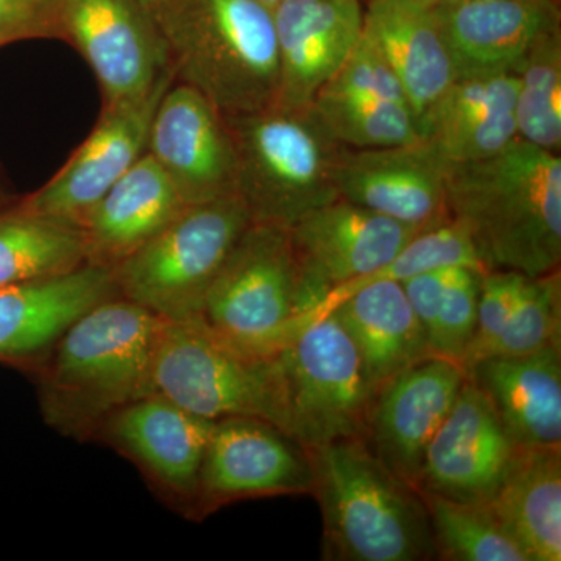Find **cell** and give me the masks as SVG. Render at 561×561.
<instances>
[{
    "label": "cell",
    "instance_id": "1",
    "mask_svg": "<svg viewBox=\"0 0 561 561\" xmlns=\"http://www.w3.org/2000/svg\"><path fill=\"white\" fill-rule=\"evenodd\" d=\"M449 216L490 268L560 271L561 158L522 138L486 160L446 162Z\"/></svg>",
    "mask_w": 561,
    "mask_h": 561
},
{
    "label": "cell",
    "instance_id": "2",
    "mask_svg": "<svg viewBox=\"0 0 561 561\" xmlns=\"http://www.w3.org/2000/svg\"><path fill=\"white\" fill-rule=\"evenodd\" d=\"M160 323L121 295L73 320L33 373L47 426L62 437L94 442L113 413L154 393L153 350Z\"/></svg>",
    "mask_w": 561,
    "mask_h": 561
},
{
    "label": "cell",
    "instance_id": "3",
    "mask_svg": "<svg viewBox=\"0 0 561 561\" xmlns=\"http://www.w3.org/2000/svg\"><path fill=\"white\" fill-rule=\"evenodd\" d=\"M312 496L323 516L327 561L437 560L430 513L420 490L394 474L367 438L306 448Z\"/></svg>",
    "mask_w": 561,
    "mask_h": 561
},
{
    "label": "cell",
    "instance_id": "4",
    "mask_svg": "<svg viewBox=\"0 0 561 561\" xmlns=\"http://www.w3.org/2000/svg\"><path fill=\"white\" fill-rule=\"evenodd\" d=\"M175 81L224 116L278 103L279 65L271 7L260 0H160L151 13Z\"/></svg>",
    "mask_w": 561,
    "mask_h": 561
},
{
    "label": "cell",
    "instance_id": "5",
    "mask_svg": "<svg viewBox=\"0 0 561 561\" xmlns=\"http://www.w3.org/2000/svg\"><path fill=\"white\" fill-rule=\"evenodd\" d=\"M236 154V195L253 224L290 228L311 210L341 198L337 169L346 146L316 106L275 103L224 116Z\"/></svg>",
    "mask_w": 561,
    "mask_h": 561
},
{
    "label": "cell",
    "instance_id": "6",
    "mask_svg": "<svg viewBox=\"0 0 561 561\" xmlns=\"http://www.w3.org/2000/svg\"><path fill=\"white\" fill-rule=\"evenodd\" d=\"M153 390L209 421L247 416L291 432L278 354L239 348L201 319L161 320L153 350Z\"/></svg>",
    "mask_w": 561,
    "mask_h": 561
},
{
    "label": "cell",
    "instance_id": "7",
    "mask_svg": "<svg viewBox=\"0 0 561 561\" xmlns=\"http://www.w3.org/2000/svg\"><path fill=\"white\" fill-rule=\"evenodd\" d=\"M319 302L289 228L251 221L210 284L201 320L239 348L275 356Z\"/></svg>",
    "mask_w": 561,
    "mask_h": 561
},
{
    "label": "cell",
    "instance_id": "8",
    "mask_svg": "<svg viewBox=\"0 0 561 561\" xmlns=\"http://www.w3.org/2000/svg\"><path fill=\"white\" fill-rule=\"evenodd\" d=\"M250 224L238 195L186 206L113 268L117 295L161 320L201 319L210 284Z\"/></svg>",
    "mask_w": 561,
    "mask_h": 561
},
{
    "label": "cell",
    "instance_id": "9",
    "mask_svg": "<svg viewBox=\"0 0 561 561\" xmlns=\"http://www.w3.org/2000/svg\"><path fill=\"white\" fill-rule=\"evenodd\" d=\"M291 432L305 448L367 438L375 393L356 346L330 312L308 321L278 351Z\"/></svg>",
    "mask_w": 561,
    "mask_h": 561
},
{
    "label": "cell",
    "instance_id": "10",
    "mask_svg": "<svg viewBox=\"0 0 561 561\" xmlns=\"http://www.w3.org/2000/svg\"><path fill=\"white\" fill-rule=\"evenodd\" d=\"M313 472L300 442L267 421H214L201 474L197 519L232 502L311 494Z\"/></svg>",
    "mask_w": 561,
    "mask_h": 561
},
{
    "label": "cell",
    "instance_id": "11",
    "mask_svg": "<svg viewBox=\"0 0 561 561\" xmlns=\"http://www.w3.org/2000/svg\"><path fill=\"white\" fill-rule=\"evenodd\" d=\"M62 28L101 84L103 105L139 101L173 73L164 36L140 0H66Z\"/></svg>",
    "mask_w": 561,
    "mask_h": 561
},
{
    "label": "cell",
    "instance_id": "12",
    "mask_svg": "<svg viewBox=\"0 0 561 561\" xmlns=\"http://www.w3.org/2000/svg\"><path fill=\"white\" fill-rule=\"evenodd\" d=\"M213 426L214 421L151 393L113 413L94 442L130 460L162 500L197 519L202 465Z\"/></svg>",
    "mask_w": 561,
    "mask_h": 561
},
{
    "label": "cell",
    "instance_id": "13",
    "mask_svg": "<svg viewBox=\"0 0 561 561\" xmlns=\"http://www.w3.org/2000/svg\"><path fill=\"white\" fill-rule=\"evenodd\" d=\"M173 81L175 76L169 73L139 101L103 105L94 130L61 171L16 202L18 208L80 228L95 203L146 154L154 111Z\"/></svg>",
    "mask_w": 561,
    "mask_h": 561
},
{
    "label": "cell",
    "instance_id": "14",
    "mask_svg": "<svg viewBox=\"0 0 561 561\" xmlns=\"http://www.w3.org/2000/svg\"><path fill=\"white\" fill-rule=\"evenodd\" d=\"M147 153L184 205L236 195V154L224 114L187 84L173 81L151 121Z\"/></svg>",
    "mask_w": 561,
    "mask_h": 561
},
{
    "label": "cell",
    "instance_id": "15",
    "mask_svg": "<svg viewBox=\"0 0 561 561\" xmlns=\"http://www.w3.org/2000/svg\"><path fill=\"white\" fill-rule=\"evenodd\" d=\"M289 232L306 283L321 302L334 287L381 268L423 231L337 198L306 214Z\"/></svg>",
    "mask_w": 561,
    "mask_h": 561
},
{
    "label": "cell",
    "instance_id": "16",
    "mask_svg": "<svg viewBox=\"0 0 561 561\" xmlns=\"http://www.w3.org/2000/svg\"><path fill=\"white\" fill-rule=\"evenodd\" d=\"M515 448L485 394L467 378L424 454L416 489L448 500L489 504Z\"/></svg>",
    "mask_w": 561,
    "mask_h": 561
},
{
    "label": "cell",
    "instance_id": "17",
    "mask_svg": "<svg viewBox=\"0 0 561 561\" xmlns=\"http://www.w3.org/2000/svg\"><path fill=\"white\" fill-rule=\"evenodd\" d=\"M446 161L427 140L387 149L346 147L337 169L341 198L420 231L451 220Z\"/></svg>",
    "mask_w": 561,
    "mask_h": 561
},
{
    "label": "cell",
    "instance_id": "18",
    "mask_svg": "<svg viewBox=\"0 0 561 561\" xmlns=\"http://www.w3.org/2000/svg\"><path fill=\"white\" fill-rule=\"evenodd\" d=\"M467 373L432 356L391 379L373 402L367 442L394 474L416 486L424 454L449 415Z\"/></svg>",
    "mask_w": 561,
    "mask_h": 561
},
{
    "label": "cell",
    "instance_id": "19",
    "mask_svg": "<svg viewBox=\"0 0 561 561\" xmlns=\"http://www.w3.org/2000/svg\"><path fill=\"white\" fill-rule=\"evenodd\" d=\"M272 14L278 46V103L312 105L359 43L364 33L359 0H280Z\"/></svg>",
    "mask_w": 561,
    "mask_h": 561
},
{
    "label": "cell",
    "instance_id": "20",
    "mask_svg": "<svg viewBox=\"0 0 561 561\" xmlns=\"http://www.w3.org/2000/svg\"><path fill=\"white\" fill-rule=\"evenodd\" d=\"M117 295L113 271H76L0 289V364L35 373L73 320Z\"/></svg>",
    "mask_w": 561,
    "mask_h": 561
},
{
    "label": "cell",
    "instance_id": "21",
    "mask_svg": "<svg viewBox=\"0 0 561 561\" xmlns=\"http://www.w3.org/2000/svg\"><path fill=\"white\" fill-rule=\"evenodd\" d=\"M364 35L400 79L421 139L427 117L460 73L430 0H370Z\"/></svg>",
    "mask_w": 561,
    "mask_h": 561
},
{
    "label": "cell",
    "instance_id": "22",
    "mask_svg": "<svg viewBox=\"0 0 561 561\" xmlns=\"http://www.w3.org/2000/svg\"><path fill=\"white\" fill-rule=\"evenodd\" d=\"M435 13L460 76L516 70L560 22L556 0H454L435 3Z\"/></svg>",
    "mask_w": 561,
    "mask_h": 561
},
{
    "label": "cell",
    "instance_id": "23",
    "mask_svg": "<svg viewBox=\"0 0 561 561\" xmlns=\"http://www.w3.org/2000/svg\"><path fill=\"white\" fill-rule=\"evenodd\" d=\"M467 378L485 394L515 446H561V346L485 357Z\"/></svg>",
    "mask_w": 561,
    "mask_h": 561
},
{
    "label": "cell",
    "instance_id": "24",
    "mask_svg": "<svg viewBox=\"0 0 561 561\" xmlns=\"http://www.w3.org/2000/svg\"><path fill=\"white\" fill-rule=\"evenodd\" d=\"M516 91V70L460 76L432 110L423 139L446 162L494 157L518 138Z\"/></svg>",
    "mask_w": 561,
    "mask_h": 561
},
{
    "label": "cell",
    "instance_id": "25",
    "mask_svg": "<svg viewBox=\"0 0 561 561\" xmlns=\"http://www.w3.org/2000/svg\"><path fill=\"white\" fill-rule=\"evenodd\" d=\"M149 153L125 173L81 221L87 264L113 271L186 208Z\"/></svg>",
    "mask_w": 561,
    "mask_h": 561
},
{
    "label": "cell",
    "instance_id": "26",
    "mask_svg": "<svg viewBox=\"0 0 561 561\" xmlns=\"http://www.w3.org/2000/svg\"><path fill=\"white\" fill-rule=\"evenodd\" d=\"M331 312L356 346L375 397L400 373L434 356L402 283L368 284Z\"/></svg>",
    "mask_w": 561,
    "mask_h": 561
},
{
    "label": "cell",
    "instance_id": "27",
    "mask_svg": "<svg viewBox=\"0 0 561 561\" xmlns=\"http://www.w3.org/2000/svg\"><path fill=\"white\" fill-rule=\"evenodd\" d=\"M529 561L561 560V446H516L489 502Z\"/></svg>",
    "mask_w": 561,
    "mask_h": 561
},
{
    "label": "cell",
    "instance_id": "28",
    "mask_svg": "<svg viewBox=\"0 0 561 561\" xmlns=\"http://www.w3.org/2000/svg\"><path fill=\"white\" fill-rule=\"evenodd\" d=\"M87 264L80 228L18 208L0 210V289Z\"/></svg>",
    "mask_w": 561,
    "mask_h": 561
},
{
    "label": "cell",
    "instance_id": "29",
    "mask_svg": "<svg viewBox=\"0 0 561 561\" xmlns=\"http://www.w3.org/2000/svg\"><path fill=\"white\" fill-rule=\"evenodd\" d=\"M515 121L518 138L560 153L561 32L560 22L535 39L516 68Z\"/></svg>",
    "mask_w": 561,
    "mask_h": 561
},
{
    "label": "cell",
    "instance_id": "30",
    "mask_svg": "<svg viewBox=\"0 0 561 561\" xmlns=\"http://www.w3.org/2000/svg\"><path fill=\"white\" fill-rule=\"evenodd\" d=\"M420 493L430 513L437 560L529 561L489 504Z\"/></svg>",
    "mask_w": 561,
    "mask_h": 561
},
{
    "label": "cell",
    "instance_id": "31",
    "mask_svg": "<svg viewBox=\"0 0 561 561\" xmlns=\"http://www.w3.org/2000/svg\"><path fill=\"white\" fill-rule=\"evenodd\" d=\"M451 265H461V267H470L481 272L486 271L485 265L479 260L478 251L472 245L470 234L465 231L459 221L453 219L440 225V227L420 232L393 260L387 262L378 271L348 280V283L341 284V286L328 291L320 305L306 317L305 323L327 316L343 298L362 289V287L368 286V284L381 283V280L404 283V280L411 279L412 276L420 275V273L434 271V268L451 267Z\"/></svg>",
    "mask_w": 561,
    "mask_h": 561
},
{
    "label": "cell",
    "instance_id": "32",
    "mask_svg": "<svg viewBox=\"0 0 561 561\" xmlns=\"http://www.w3.org/2000/svg\"><path fill=\"white\" fill-rule=\"evenodd\" d=\"M313 106L332 135L350 149H387L421 140L412 110L360 95L320 92Z\"/></svg>",
    "mask_w": 561,
    "mask_h": 561
},
{
    "label": "cell",
    "instance_id": "33",
    "mask_svg": "<svg viewBox=\"0 0 561 561\" xmlns=\"http://www.w3.org/2000/svg\"><path fill=\"white\" fill-rule=\"evenodd\" d=\"M548 346H561L560 271L527 278L511 319L486 357L526 356Z\"/></svg>",
    "mask_w": 561,
    "mask_h": 561
},
{
    "label": "cell",
    "instance_id": "34",
    "mask_svg": "<svg viewBox=\"0 0 561 561\" xmlns=\"http://www.w3.org/2000/svg\"><path fill=\"white\" fill-rule=\"evenodd\" d=\"M483 272L461 265L449 267L430 341L434 356L457 362L461 367L474 335Z\"/></svg>",
    "mask_w": 561,
    "mask_h": 561
},
{
    "label": "cell",
    "instance_id": "35",
    "mask_svg": "<svg viewBox=\"0 0 561 561\" xmlns=\"http://www.w3.org/2000/svg\"><path fill=\"white\" fill-rule=\"evenodd\" d=\"M320 92L360 95L411 108L397 73L364 33L357 46L351 51L348 60Z\"/></svg>",
    "mask_w": 561,
    "mask_h": 561
},
{
    "label": "cell",
    "instance_id": "36",
    "mask_svg": "<svg viewBox=\"0 0 561 561\" xmlns=\"http://www.w3.org/2000/svg\"><path fill=\"white\" fill-rule=\"evenodd\" d=\"M526 280L527 276L513 271L490 268L482 273L478 319L470 348L463 360L465 370L486 357L491 346L500 339Z\"/></svg>",
    "mask_w": 561,
    "mask_h": 561
},
{
    "label": "cell",
    "instance_id": "37",
    "mask_svg": "<svg viewBox=\"0 0 561 561\" xmlns=\"http://www.w3.org/2000/svg\"><path fill=\"white\" fill-rule=\"evenodd\" d=\"M66 0H0V49L28 39L65 38Z\"/></svg>",
    "mask_w": 561,
    "mask_h": 561
},
{
    "label": "cell",
    "instance_id": "38",
    "mask_svg": "<svg viewBox=\"0 0 561 561\" xmlns=\"http://www.w3.org/2000/svg\"><path fill=\"white\" fill-rule=\"evenodd\" d=\"M11 205H13V203H11V198L5 194V191L0 187V210L9 208Z\"/></svg>",
    "mask_w": 561,
    "mask_h": 561
},
{
    "label": "cell",
    "instance_id": "39",
    "mask_svg": "<svg viewBox=\"0 0 561 561\" xmlns=\"http://www.w3.org/2000/svg\"><path fill=\"white\" fill-rule=\"evenodd\" d=\"M140 2L147 7V10H149L150 13H153V10L157 9L158 3H160V0H140Z\"/></svg>",
    "mask_w": 561,
    "mask_h": 561
},
{
    "label": "cell",
    "instance_id": "40",
    "mask_svg": "<svg viewBox=\"0 0 561 561\" xmlns=\"http://www.w3.org/2000/svg\"><path fill=\"white\" fill-rule=\"evenodd\" d=\"M260 2L264 3V5L271 7V9H273V7H275L276 3L280 2V0H260Z\"/></svg>",
    "mask_w": 561,
    "mask_h": 561
},
{
    "label": "cell",
    "instance_id": "41",
    "mask_svg": "<svg viewBox=\"0 0 561 561\" xmlns=\"http://www.w3.org/2000/svg\"><path fill=\"white\" fill-rule=\"evenodd\" d=\"M430 2H434V3H446V2H454V0H430Z\"/></svg>",
    "mask_w": 561,
    "mask_h": 561
}]
</instances>
